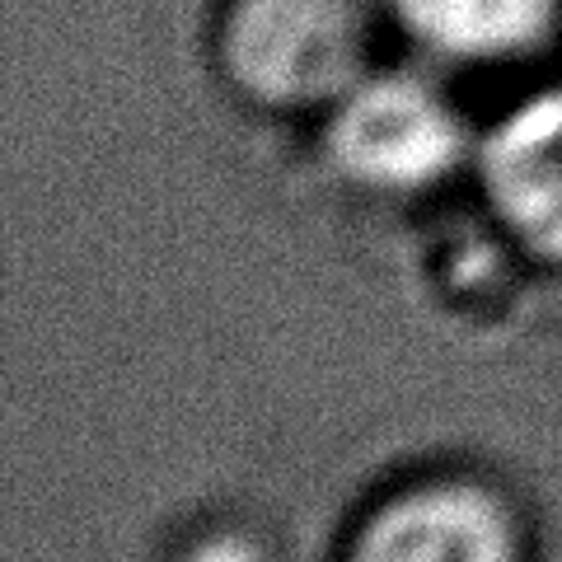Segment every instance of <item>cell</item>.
Instances as JSON below:
<instances>
[{
    "label": "cell",
    "mask_w": 562,
    "mask_h": 562,
    "mask_svg": "<svg viewBox=\"0 0 562 562\" xmlns=\"http://www.w3.org/2000/svg\"><path fill=\"white\" fill-rule=\"evenodd\" d=\"M562 0H394L417 43L460 61H502L543 43Z\"/></svg>",
    "instance_id": "5"
},
{
    "label": "cell",
    "mask_w": 562,
    "mask_h": 562,
    "mask_svg": "<svg viewBox=\"0 0 562 562\" xmlns=\"http://www.w3.org/2000/svg\"><path fill=\"white\" fill-rule=\"evenodd\" d=\"M328 146L347 173L375 188H427L464 155L460 113L417 76H366L338 99Z\"/></svg>",
    "instance_id": "2"
},
{
    "label": "cell",
    "mask_w": 562,
    "mask_h": 562,
    "mask_svg": "<svg viewBox=\"0 0 562 562\" xmlns=\"http://www.w3.org/2000/svg\"><path fill=\"white\" fill-rule=\"evenodd\" d=\"M483 183L502 221L535 254L562 262V90L525 99L492 127Z\"/></svg>",
    "instance_id": "4"
},
{
    "label": "cell",
    "mask_w": 562,
    "mask_h": 562,
    "mask_svg": "<svg viewBox=\"0 0 562 562\" xmlns=\"http://www.w3.org/2000/svg\"><path fill=\"white\" fill-rule=\"evenodd\" d=\"M188 562H258V553L244 549V543H235V539H211Z\"/></svg>",
    "instance_id": "6"
},
{
    "label": "cell",
    "mask_w": 562,
    "mask_h": 562,
    "mask_svg": "<svg viewBox=\"0 0 562 562\" xmlns=\"http://www.w3.org/2000/svg\"><path fill=\"white\" fill-rule=\"evenodd\" d=\"M380 0H239L225 29L235 80L268 103H328L366 80Z\"/></svg>",
    "instance_id": "1"
},
{
    "label": "cell",
    "mask_w": 562,
    "mask_h": 562,
    "mask_svg": "<svg viewBox=\"0 0 562 562\" xmlns=\"http://www.w3.org/2000/svg\"><path fill=\"white\" fill-rule=\"evenodd\" d=\"M351 562H520V549L487 492L436 483L384 506L357 535Z\"/></svg>",
    "instance_id": "3"
}]
</instances>
